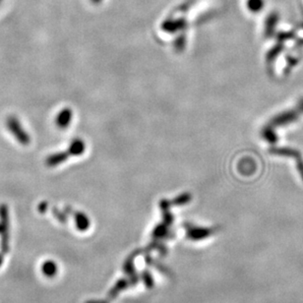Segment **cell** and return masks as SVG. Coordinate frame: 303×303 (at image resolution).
Returning a JSON list of instances; mask_svg holds the SVG:
<instances>
[{
    "mask_svg": "<svg viewBox=\"0 0 303 303\" xmlns=\"http://www.w3.org/2000/svg\"><path fill=\"white\" fill-rule=\"evenodd\" d=\"M8 127H9V129H11V131L15 134V136L22 142V144L29 143L30 139H29L27 133L25 134V132L23 131V129L20 126L19 122H17L14 118H9Z\"/></svg>",
    "mask_w": 303,
    "mask_h": 303,
    "instance_id": "cell-1",
    "label": "cell"
},
{
    "mask_svg": "<svg viewBox=\"0 0 303 303\" xmlns=\"http://www.w3.org/2000/svg\"><path fill=\"white\" fill-rule=\"evenodd\" d=\"M71 115H72V113L69 110H64L60 112L56 118V123L58 124V126L62 128H64V126H67L68 123L70 122Z\"/></svg>",
    "mask_w": 303,
    "mask_h": 303,
    "instance_id": "cell-2",
    "label": "cell"
},
{
    "mask_svg": "<svg viewBox=\"0 0 303 303\" xmlns=\"http://www.w3.org/2000/svg\"><path fill=\"white\" fill-rule=\"evenodd\" d=\"M247 7L251 12L257 13L261 11L264 7V0H248Z\"/></svg>",
    "mask_w": 303,
    "mask_h": 303,
    "instance_id": "cell-3",
    "label": "cell"
}]
</instances>
